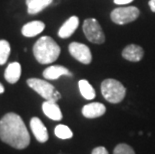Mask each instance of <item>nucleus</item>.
<instances>
[{
  "label": "nucleus",
  "instance_id": "obj_12",
  "mask_svg": "<svg viewBox=\"0 0 155 154\" xmlns=\"http://www.w3.org/2000/svg\"><path fill=\"white\" fill-rule=\"evenodd\" d=\"M62 75H68L72 76V73L69 71L66 67L61 66V65H51L47 67L43 71V77L48 80H55L58 79Z\"/></svg>",
  "mask_w": 155,
  "mask_h": 154
},
{
  "label": "nucleus",
  "instance_id": "obj_22",
  "mask_svg": "<svg viewBox=\"0 0 155 154\" xmlns=\"http://www.w3.org/2000/svg\"><path fill=\"white\" fill-rule=\"evenodd\" d=\"M61 98V94H60V92H58L57 90L55 91L54 92V94H53V96H52V99H51V101H54V102H57V101L60 99Z\"/></svg>",
  "mask_w": 155,
  "mask_h": 154
},
{
  "label": "nucleus",
  "instance_id": "obj_14",
  "mask_svg": "<svg viewBox=\"0 0 155 154\" xmlns=\"http://www.w3.org/2000/svg\"><path fill=\"white\" fill-rule=\"evenodd\" d=\"M45 24L42 21H30L23 25L21 33L25 37H34L44 30Z\"/></svg>",
  "mask_w": 155,
  "mask_h": 154
},
{
  "label": "nucleus",
  "instance_id": "obj_2",
  "mask_svg": "<svg viewBox=\"0 0 155 154\" xmlns=\"http://www.w3.org/2000/svg\"><path fill=\"white\" fill-rule=\"evenodd\" d=\"M61 49L59 45L49 36H43L35 42L33 54L35 59L40 64H50L60 55Z\"/></svg>",
  "mask_w": 155,
  "mask_h": 154
},
{
  "label": "nucleus",
  "instance_id": "obj_5",
  "mask_svg": "<svg viewBox=\"0 0 155 154\" xmlns=\"http://www.w3.org/2000/svg\"><path fill=\"white\" fill-rule=\"evenodd\" d=\"M83 32L86 38L92 43L102 44L105 41V35L99 22L94 18H88L83 23Z\"/></svg>",
  "mask_w": 155,
  "mask_h": 154
},
{
  "label": "nucleus",
  "instance_id": "obj_13",
  "mask_svg": "<svg viewBox=\"0 0 155 154\" xmlns=\"http://www.w3.org/2000/svg\"><path fill=\"white\" fill-rule=\"evenodd\" d=\"M42 110L48 118L52 120L59 121L62 119V112L56 102L51 100H46L45 102L42 104Z\"/></svg>",
  "mask_w": 155,
  "mask_h": 154
},
{
  "label": "nucleus",
  "instance_id": "obj_21",
  "mask_svg": "<svg viewBox=\"0 0 155 154\" xmlns=\"http://www.w3.org/2000/svg\"><path fill=\"white\" fill-rule=\"evenodd\" d=\"M91 154H109L107 151V149L103 146H98L92 150Z\"/></svg>",
  "mask_w": 155,
  "mask_h": 154
},
{
  "label": "nucleus",
  "instance_id": "obj_7",
  "mask_svg": "<svg viewBox=\"0 0 155 154\" xmlns=\"http://www.w3.org/2000/svg\"><path fill=\"white\" fill-rule=\"evenodd\" d=\"M69 53L77 61L83 64H89L92 61L91 51L87 45L79 43V42H72L69 44Z\"/></svg>",
  "mask_w": 155,
  "mask_h": 154
},
{
  "label": "nucleus",
  "instance_id": "obj_16",
  "mask_svg": "<svg viewBox=\"0 0 155 154\" xmlns=\"http://www.w3.org/2000/svg\"><path fill=\"white\" fill-rule=\"evenodd\" d=\"M52 1L53 0H26L25 2L27 5V12L31 15L37 14L50 5Z\"/></svg>",
  "mask_w": 155,
  "mask_h": 154
},
{
  "label": "nucleus",
  "instance_id": "obj_9",
  "mask_svg": "<svg viewBox=\"0 0 155 154\" xmlns=\"http://www.w3.org/2000/svg\"><path fill=\"white\" fill-rule=\"evenodd\" d=\"M106 112V107L104 104L99 102H92L84 105L82 108V114L84 117L89 119L97 118V117L102 116Z\"/></svg>",
  "mask_w": 155,
  "mask_h": 154
},
{
  "label": "nucleus",
  "instance_id": "obj_24",
  "mask_svg": "<svg viewBox=\"0 0 155 154\" xmlns=\"http://www.w3.org/2000/svg\"><path fill=\"white\" fill-rule=\"evenodd\" d=\"M148 4H149V7L151 9V11L155 12V0H150Z\"/></svg>",
  "mask_w": 155,
  "mask_h": 154
},
{
  "label": "nucleus",
  "instance_id": "obj_11",
  "mask_svg": "<svg viewBox=\"0 0 155 154\" xmlns=\"http://www.w3.org/2000/svg\"><path fill=\"white\" fill-rule=\"evenodd\" d=\"M79 25V19L76 16H71L70 18L66 20L58 30V36L60 38H68L70 37L75 32Z\"/></svg>",
  "mask_w": 155,
  "mask_h": 154
},
{
  "label": "nucleus",
  "instance_id": "obj_6",
  "mask_svg": "<svg viewBox=\"0 0 155 154\" xmlns=\"http://www.w3.org/2000/svg\"><path fill=\"white\" fill-rule=\"evenodd\" d=\"M27 85L46 100H51L56 91L55 87L52 84L38 78H29L27 80Z\"/></svg>",
  "mask_w": 155,
  "mask_h": 154
},
{
  "label": "nucleus",
  "instance_id": "obj_1",
  "mask_svg": "<svg viewBox=\"0 0 155 154\" xmlns=\"http://www.w3.org/2000/svg\"><path fill=\"white\" fill-rule=\"evenodd\" d=\"M0 139L16 149H24L30 143V135L18 114L7 113L0 120Z\"/></svg>",
  "mask_w": 155,
  "mask_h": 154
},
{
  "label": "nucleus",
  "instance_id": "obj_17",
  "mask_svg": "<svg viewBox=\"0 0 155 154\" xmlns=\"http://www.w3.org/2000/svg\"><path fill=\"white\" fill-rule=\"evenodd\" d=\"M78 87H79V90H80L81 95L85 98V99L92 100L95 98L96 93H95L94 88L92 87V85L89 83L87 80H85V79L79 80Z\"/></svg>",
  "mask_w": 155,
  "mask_h": 154
},
{
  "label": "nucleus",
  "instance_id": "obj_19",
  "mask_svg": "<svg viewBox=\"0 0 155 154\" xmlns=\"http://www.w3.org/2000/svg\"><path fill=\"white\" fill-rule=\"evenodd\" d=\"M54 133L60 139H70L73 136L71 129L68 126L63 125V124H59V125L56 126L54 129Z\"/></svg>",
  "mask_w": 155,
  "mask_h": 154
},
{
  "label": "nucleus",
  "instance_id": "obj_20",
  "mask_svg": "<svg viewBox=\"0 0 155 154\" xmlns=\"http://www.w3.org/2000/svg\"><path fill=\"white\" fill-rule=\"evenodd\" d=\"M113 154H135V152L130 145L126 143H120L114 148Z\"/></svg>",
  "mask_w": 155,
  "mask_h": 154
},
{
  "label": "nucleus",
  "instance_id": "obj_4",
  "mask_svg": "<svg viewBox=\"0 0 155 154\" xmlns=\"http://www.w3.org/2000/svg\"><path fill=\"white\" fill-rule=\"evenodd\" d=\"M140 11L136 6H127V7L115 8L111 12V20L116 24L124 25L135 21L139 17Z\"/></svg>",
  "mask_w": 155,
  "mask_h": 154
},
{
  "label": "nucleus",
  "instance_id": "obj_25",
  "mask_svg": "<svg viewBox=\"0 0 155 154\" xmlns=\"http://www.w3.org/2000/svg\"><path fill=\"white\" fill-rule=\"evenodd\" d=\"M3 92H4V86H3L1 83H0V94L3 93Z\"/></svg>",
  "mask_w": 155,
  "mask_h": 154
},
{
  "label": "nucleus",
  "instance_id": "obj_15",
  "mask_svg": "<svg viewBox=\"0 0 155 154\" xmlns=\"http://www.w3.org/2000/svg\"><path fill=\"white\" fill-rule=\"evenodd\" d=\"M21 76V65L19 62H12L8 64L4 72V78L11 84L16 83Z\"/></svg>",
  "mask_w": 155,
  "mask_h": 154
},
{
  "label": "nucleus",
  "instance_id": "obj_23",
  "mask_svg": "<svg viewBox=\"0 0 155 154\" xmlns=\"http://www.w3.org/2000/svg\"><path fill=\"white\" fill-rule=\"evenodd\" d=\"M133 0H114V3L118 5H124V4H128V3H130Z\"/></svg>",
  "mask_w": 155,
  "mask_h": 154
},
{
  "label": "nucleus",
  "instance_id": "obj_3",
  "mask_svg": "<svg viewBox=\"0 0 155 154\" xmlns=\"http://www.w3.org/2000/svg\"><path fill=\"white\" fill-rule=\"evenodd\" d=\"M101 93L108 102L117 104L124 99L126 89L120 81L108 78L102 81Z\"/></svg>",
  "mask_w": 155,
  "mask_h": 154
},
{
  "label": "nucleus",
  "instance_id": "obj_18",
  "mask_svg": "<svg viewBox=\"0 0 155 154\" xmlns=\"http://www.w3.org/2000/svg\"><path fill=\"white\" fill-rule=\"evenodd\" d=\"M10 52L11 47L9 42L5 39H1L0 40V65H3L7 62Z\"/></svg>",
  "mask_w": 155,
  "mask_h": 154
},
{
  "label": "nucleus",
  "instance_id": "obj_8",
  "mask_svg": "<svg viewBox=\"0 0 155 154\" xmlns=\"http://www.w3.org/2000/svg\"><path fill=\"white\" fill-rule=\"evenodd\" d=\"M30 128L37 141L44 143L48 140V131L43 122L38 117H32L30 120Z\"/></svg>",
  "mask_w": 155,
  "mask_h": 154
},
{
  "label": "nucleus",
  "instance_id": "obj_10",
  "mask_svg": "<svg viewBox=\"0 0 155 154\" xmlns=\"http://www.w3.org/2000/svg\"><path fill=\"white\" fill-rule=\"evenodd\" d=\"M122 56L124 59L131 62H138L140 61L144 56V50L143 48L139 45L130 44L127 45L126 47L122 51Z\"/></svg>",
  "mask_w": 155,
  "mask_h": 154
}]
</instances>
